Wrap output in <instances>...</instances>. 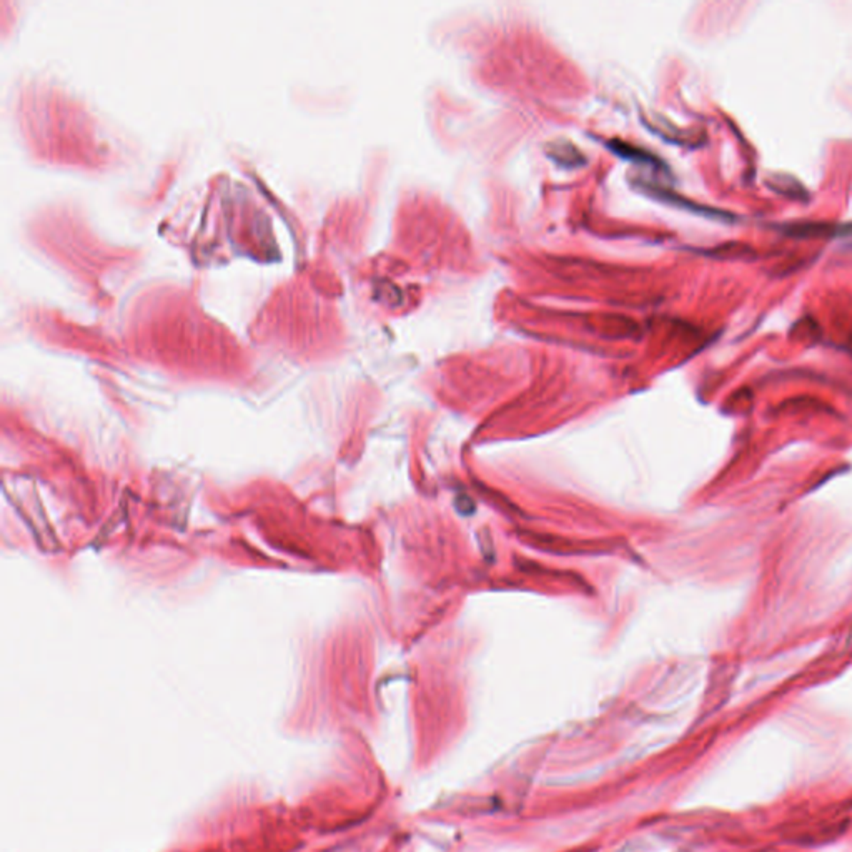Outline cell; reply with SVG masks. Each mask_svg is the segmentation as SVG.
I'll return each mask as SVG.
<instances>
[{
    "label": "cell",
    "mask_w": 852,
    "mask_h": 852,
    "mask_svg": "<svg viewBox=\"0 0 852 852\" xmlns=\"http://www.w3.org/2000/svg\"><path fill=\"white\" fill-rule=\"evenodd\" d=\"M548 155L561 167L564 168L580 167L585 162L583 154L574 147L573 143H570L566 140L553 142L548 147Z\"/></svg>",
    "instance_id": "1"
},
{
    "label": "cell",
    "mask_w": 852,
    "mask_h": 852,
    "mask_svg": "<svg viewBox=\"0 0 852 852\" xmlns=\"http://www.w3.org/2000/svg\"><path fill=\"white\" fill-rule=\"evenodd\" d=\"M610 149L615 152L616 155H621L625 158H631V160H636V162H643V164H648V165H659L657 158H655L653 155L648 154V152H643L636 147H631V145H626L623 142H608Z\"/></svg>",
    "instance_id": "2"
}]
</instances>
